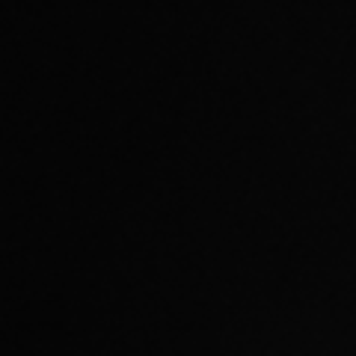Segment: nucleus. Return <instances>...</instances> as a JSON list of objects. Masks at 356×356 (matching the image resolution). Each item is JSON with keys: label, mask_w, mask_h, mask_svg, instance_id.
<instances>
[]
</instances>
